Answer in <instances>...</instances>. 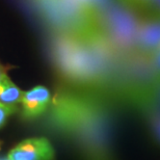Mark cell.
<instances>
[{"label":"cell","mask_w":160,"mask_h":160,"mask_svg":"<svg viewBox=\"0 0 160 160\" xmlns=\"http://www.w3.org/2000/svg\"><path fill=\"white\" fill-rule=\"evenodd\" d=\"M53 121L74 134L91 160H109L110 124L106 108L98 101L71 94L55 98Z\"/></svg>","instance_id":"obj_1"},{"label":"cell","mask_w":160,"mask_h":160,"mask_svg":"<svg viewBox=\"0 0 160 160\" xmlns=\"http://www.w3.org/2000/svg\"><path fill=\"white\" fill-rule=\"evenodd\" d=\"M8 160H54V149L45 137L25 139L11 150Z\"/></svg>","instance_id":"obj_2"},{"label":"cell","mask_w":160,"mask_h":160,"mask_svg":"<svg viewBox=\"0 0 160 160\" xmlns=\"http://www.w3.org/2000/svg\"><path fill=\"white\" fill-rule=\"evenodd\" d=\"M20 103L22 104V117L25 120H34L44 114L51 103V92L46 86L36 88L24 92Z\"/></svg>","instance_id":"obj_3"},{"label":"cell","mask_w":160,"mask_h":160,"mask_svg":"<svg viewBox=\"0 0 160 160\" xmlns=\"http://www.w3.org/2000/svg\"><path fill=\"white\" fill-rule=\"evenodd\" d=\"M160 48V18L147 19L139 22L135 49L142 56L148 57Z\"/></svg>","instance_id":"obj_4"},{"label":"cell","mask_w":160,"mask_h":160,"mask_svg":"<svg viewBox=\"0 0 160 160\" xmlns=\"http://www.w3.org/2000/svg\"><path fill=\"white\" fill-rule=\"evenodd\" d=\"M127 98L142 111L153 110L160 113V75H155Z\"/></svg>","instance_id":"obj_5"},{"label":"cell","mask_w":160,"mask_h":160,"mask_svg":"<svg viewBox=\"0 0 160 160\" xmlns=\"http://www.w3.org/2000/svg\"><path fill=\"white\" fill-rule=\"evenodd\" d=\"M24 92H22L8 76L0 82V103L16 105L21 102Z\"/></svg>","instance_id":"obj_6"},{"label":"cell","mask_w":160,"mask_h":160,"mask_svg":"<svg viewBox=\"0 0 160 160\" xmlns=\"http://www.w3.org/2000/svg\"><path fill=\"white\" fill-rule=\"evenodd\" d=\"M142 113L145 114L148 126L151 129V133L160 143V113L153 110L142 111Z\"/></svg>","instance_id":"obj_7"},{"label":"cell","mask_w":160,"mask_h":160,"mask_svg":"<svg viewBox=\"0 0 160 160\" xmlns=\"http://www.w3.org/2000/svg\"><path fill=\"white\" fill-rule=\"evenodd\" d=\"M18 109L16 105H5L0 103V129L4 126L8 117L16 112Z\"/></svg>","instance_id":"obj_8"},{"label":"cell","mask_w":160,"mask_h":160,"mask_svg":"<svg viewBox=\"0 0 160 160\" xmlns=\"http://www.w3.org/2000/svg\"><path fill=\"white\" fill-rule=\"evenodd\" d=\"M147 58H148L150 65H151V68L155 71L156 75H160V48Z\"/></svg>","instance_id":"obj_9"},{"label":"cell","mask_w":160,"mask_h":160,"mask_svg":"<svg viewBox=\"0 0 160 160\" xmlns=\"http://www.w3.org/2000/svg\"><path fill=\"white\" fill-rule=\"evenodd\" d=\"M127 2L131 3L136 6H150L151 5V0H126Z\"/></svg>","instance_id":"obj_10"},{"label":"cell","mask_w":160,"mask_h":160,"mask_svg":"<svg viewBox=\"0 0 160 160\" xmlns=\"http://www.w3.org/2000/svg\"><path fill=\"white\" fill-rule=\"evenodd\" d=\"M153 8H155L158 12V16H160V0H151V5Z\"/></svg>","instance_id":"obj_11"},{"label":"cell","mask_w":160,"mask_h":160,"mask_svg":"<svg viewBox=\"0 0 160 160\" xmlns=\"http://www.w3.org/2000/svg\"><path fill=\"white\" fill-rule=\"evenodd\" d=\"M6 77V74H5V70H4V68L0 65V82L2 81L3 79H4Z\"/></svg>","instance_id":"obj_12"},{"label":"cell","mask_w":160,"mask_h":160,"mask_svg":"<svg viewBox=\"0 0 160 160\" xmlns=\"http://www.w3.org/2000/svg\"><path fill=\"white\" fill-rule=\"evenodd\" d=\"M0 160H8V159H0Z\"/></svg>","instance_id":"obj_13"},{"label":"cell","mask_w":160,"mask_h":160,"mask_svg":"<svg viewBox=\"0 0 160 160\" xmlns=\"http://www.w3.org/2000/svg\"><path fill=\"white\" fill-rule=\"evenodd\" d=\"M0 148H1V146H0Z\"/></svg>","instance_id":"obj_14"}]
</instances>
